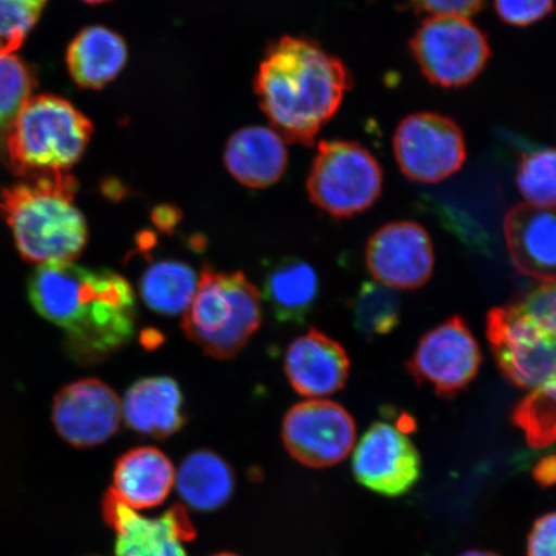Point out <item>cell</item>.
<instances>
[{
	"instance_id": "6da1fadb",
	"label": "cell",
	"mask_w": 556,
	"mask_h": 556,
	"mask_svg": "<svg viewBox=\"0 0 556 556\" xmlns=\"http://www.w3.org/2000/svg\"><path fill=\"white\" fill-rule=\"evenodd\" d=\"M27 290L34 309L65 331V350L75 363H102L135 337V291L114 270L39 264Z\"/></svg>"
},
{
	"instance_id": "7a4b0ae2",
	"label": "cell",
	"mask_w": 556,
	"mask_h": 556,
	"mask_svg": "<svg viewBox=\"0 0 556 556\" xmlns=\"http://www.w3.org/2000/svg\"><path fill=\"white\" fill-rule=\"evenodd\" d=\"M352 75L315 40L282 37L268 47L254 80L260 106L285 141L309 146L333 116Z\"/></svg>"
},
{
	"instance_id": "3957f363",
	"label": "cell",
	"mask_w": 556,
	"mask_h": 556,
	"mask_svg": "<svg viewBox=\"0 0 556 556\" xmlns=\"http://www.w3.org/2000/svg\"><path fill=\"white\" fill-rule=\"evenodd\" d=\"M78 189L66 173L34 177L2 191L0 214L25 261L74 262L88 241L85 215L74 204Z\"/></svg>"
},
{
	"instance_id": "277c9868",
	"label": "cell",
	"mask_w": 556,
	"mask_h": 556,
	"mask_svg": "<svg viewBox=\"0 0 556 556\" xmlns=\"http://www.w3.org/2000/svg\"><path fill=\"white\" fill-rule=\"evenodd\" d=\"M92 134V123L68 101L31 97L7 137L5 159L21 177L66 173L85 154Z\"/></svg>"
},
{
	"instance_id": "5b68a950",
	"label": "cell",
	"mask_w": 556,
	"mask_h": 556,
	"mask_svg": "<svg viewBox=\"0 0 556 556\" xmlns=\"http://www.w3.org/2000/svg\"><path fill=\"white\" fill-rule=\"evenodd\" d=\"M262 324L261 294L242 273L201 270L197 294L184 313L182 330L213 358L241 352Z\"/></svg>"
},
{
	"instance_id": "8992f818",
	"label": "cell",
	"mask_w": 556,
	"mask_h": 556,
	"mask_svg": "<svg viewBox=\"0 0 556 556\" xmlns=\"http://www.w3.org/2000/svg\"><path fill=\"white\" fill-rule=\"evenodd\" d=\"M313 205L333 218H351L380 197L382 169L370 151L356 142L318 144L307 179Z\"/></svg>"
},
{
	"instance_id": "52a82bcc",
	"label": "cell",
	"mask_w": 556,
	"mask_h": 556,
	"mask_svg": "<svg viewBox=\"0 0 556 556\" xmlns=\"http://www.w3.org/2000/svg\"><path fill=\"white\" fill-rule=\"evenodd\" d=\"M409 48L426 79L442 88L470 85L491 59L485 34L460 16H429L409 40Z\"/></svg>"
},
{
	"instance_id": "ba28073f",
	"label": "cell",
	"mask_w": 556,
	"mask_h": 556,
	"mask_svg": "<svg viewBox=\"0 0 556 556\" xmlns=\"http://www.w3.org/2000/svg\"><path fill=\"white\" fill-rule=\"evenodd\" d=\"M486 337L500 370L511 384L536 389L556 377V331L517 302L489 313Z\"/></svg>"
},
{
	"instance_id": "9c48e42d",
	"label": "cell",
	"mask_w": 556,
	"mask_h": 556,
	"mask_svg": "<svg viewBox=\"0 0 556 556\" xmlns=\"http://www.w3.org/2000/svg\"><path fill=\"white\" fill-rule=\"evenodd\" d=\"M393 151L401 172L414 182L426 185L454 176L467 159L460 127L434 113L405 117L395 129Z\"/></svg>"
},
{
	"instance_id": "30bf717a",
	"label": "cell",
	"mask_w": 556,
	"mask_h": 556,
	"mask_svg": "<svg viewBox=\"0 0 556 556\" xmlns=\"http://www.w3.org/2000/svg\"><path fill=\"white\" fill-rule=\"evenodd\" d=\"M281 437L291 457L305 467H332L350 455L356 441V424L336 402L298 403L283 417Z\"/></svg>"
},
{
	"instance_id": "8fae6325",
	"label": "cell",
	"mask_w": 556,
	"mask_h": 556,
	"mask_svg": "<svg viewBox=\"0 0 556 556\" xmlns=\"http://www.w3.org/2000/svg\"><path fill=\"white\" fill-rule=\"evenodd\" d=\"M482 354L467 323L455 316L424 336L407 370L417 384L429 386L451 399L477 377Z\"/></svg>"
},
{
	"instance_id": "7c38bea8",
	"label": "cell",
	"mask_w": 556,
	"mask_h": 556,
	"mask_svg": "<svg viewBox=\"0 0 556 556\" xmlns=\"http://www.w3.org/2000/svg\"><path fill=\"white\" fill-rule=\"evenodd\" d=\"M352 469L366 489L388 497L405 495L419 481V451L403 430L378 421L354 450Z\"/></svg>"
},
{
	"instance_id": "4fadbf2b",
	"label": "cell",
	"mask_w": 556,
	"mask_h": 556,
	"mask_svg": "<svg viewBox=\"0 0 556 556\" xmlns=\"http://www.w3.org/2000/svg\"><path fill=\"white\" fill-rule=\"evenodd\" d=\"M102 514L115 533V556H189L187 542L197 538L182 505L172 506L151 518L130 509L110 490L103 497Z\"/></svg>"
},
{
	"instance_id": "5bb4252c",
	"label": "cell",
	"mask_w": 556,
	"mask_h": 556,
	"mask_svg": "<svg viewBox=\"0 0 556 556\" xmlns=\"http://www.w3.org/2000/svg\"><path fill=\"white\" fill-rule=\"evenodd\" d=\"M122 403L113 388L99 379H83L55 395L52 421L68 444L90 448L106 443L122 422Z\"/></svg>"
},
{
	"instance_id": "9a60e30c",
	"label": "cell",
	"mask_w": 556,
	"mask_h": 556,
	"mask_svg": "<svg viewBox=\"0 0 556 556\" xmlns=\"http://www.w3.org/2000/svg\"><path fill=\"white\" fill-rule=\"evenodd\" d=\"M366 264L374 278L387 288H421L433 273L432 241L419 224L393 222L368 240Z\"/></svg>"
},
{
	"instance_id": "2e32d148",
	"label": "cell",
	"mask_w": 556,
	"mask_h": 556,
	"mask_svg": "<svg viewBox=\"0 0 556 556\" xmlns=\"http://www.w3.org/2000/svg\"><path fill=\"white\" fill-rule=\"evenodd\" d=\"M504 231L520 274L544 283L556 282V206H514L506 214Z\"/></svg>"
},
{
	"instance_id": "e0dca14e",
	"label": "cell",
	"mask_w": 556,
	"mask_h": 556,
	"mask_svg": "<svg viewBox=\"0 0 556 556\" xmlns=\"http://www.w3.org/2000/svg\"><path fill=\"white\" fill-rule=\"evenodd\" d=\"M350 367L344 348L316 329L296 338L285 356V374L290 386L309 399L342 391Z\"/></svg>"
},
{
	"instance_id": "ac0fdd59",
	"label": "cell",
	"mask_w": 556,
	"mask_h": 556,
	"mask_svg": "<svg viewBox=\"0 0 556 556\" xmlns=\"http://www.w3.org/2000/svg\"><path fill=\"white\" fill-rule=\"evenodd\" d=\"M226 168L249 189H267L283 177L288 169L287 141L273 127L242 128L228 139L225 151Z\"/></svg>"
},
{
	"instance_id": "d6986e66",
	"label": "cell",
	"mask_w": 556,
	"mask_h": 556,
	"mask_svg": "<svg viewBox=\"0 0 556 556\" xmlns=\"http://www.w3.org/2000/svg\"><path fill=\"white\" fill-rule=\"evenodd\" d=\"M176 472L162 450L151 446L131 448L117 458L110 491L130 509H154L170 495Z\"/></svg>"
},
{
	"instance_id": "ffe728a7",
	"label": "cell",
	"mask_w": 556,
	"mask_h": 556,
	"mask_svg": "<svg viewBox=\"0 0 556 556\" xmlns=\"http://www.w3.org/2000/svg\"><path fill=\"white\" fill-rule=\"evenodd\" d=\"M122 412L134 432L157 440L178 433L186 424L182 391L168 377L136 381L125 393Z\"/></svg>"
},
{
	"instance_id": "44dd1931",
	"label": "cell",
	"mask_w": 556,
	"mask_h": 556,
	"mask_svg": "<svg viewBox=\"0 0 556 556\" xmlns=\"http://www.w3.org/2000/svg\"><path fill=\"white\" fill-rule=\"evenodd\" d=\"M128 62V46L121 34L104 26L81 30L67 50V67L81 88L102 89L123 72Z\"/></svg>"
},
{
	"instance_id": "7402d4cb",
	"label": "cell",
	"mask_w": 556,
	"mask_h": 556,
	"mask_svg": "<svg viewBox=\"0 0 556 556\" xmlns=\"http://www.w3.org/2000/svg\"><path fill=\"white\" fill-rule=\"evenodd\" d=\"M318 277L307 262L283 258L264 277L263 295L280 323L302 325L318 296Z\"/></svg>"
},
{
	"instance_id": "603a6c76",
	"label": "cell",
	"mask_w": 556,
	"mask_h": 556,
	"mask_svg": "<svg viewBox=\"0 0 556 556\" xmlns=\"http://www.w3.org/2000/svg\"><path fill=\"white\" fill-rule=\"evenodd\" d=\"M179 496L191 509L214 511L233 495V470L211 450H198L185 458L176 472Z\"/></svg>"
},
{
	"instance_id": "cb8c5ba5",
	"label": "cell",
	"mask_w": 556,
	"mask_h": 556,
	"mask_svg": "<svg viewBox=\"0 0 556 556\" xmlns=\"http://www.w3.org/2000/svg\"><path fill=\"white\" fill-rule=\"evenodd\" d=\"M199 285L198 274L185 262L152 263L139 281V293L151 311L163 316L182 315L189 309Z\"/></svg>"
},
{
	"instance_id": "d4e9b609",
	"label": "cell",
	"mask_w": 556,
	"mask_h": 556,
	"mask_svg": "<svg viewBox=\"0 0 556 556\" xmlns=\"http://www.w3.org/2000/svg\"><path fill=\"white\" fill-rule=\"evenodd\" d=\"M352 316L354 326L366 339L388 336L400 324V298L384 285L366 282L353 298Z\"/></svg>"
},
{
	"instance_id": "484cf974",
	"label": "cell",
	"mask_w": 556,
	"mask_h": 556,
	"mask_svg": "<svg viewBox=\"0 0 556 556\" xmlns=\"http://www.w3.org/2000/svg\"><path fill=\"white\" fill-rule=\"evenodd\" d=\"M35 81L17 55L0 54V162L5 159V142L21 110L31 99Z\"/></svg>"
},
{
	"instance_id": "4316f807",
	"label": "cell",
	"mask_w": 556,
	"mask_h": 556,
	"mask_svg": "<svg viewBox=\"0 0 556 556\" xmlns=\"http://www.w3.org/2000/svg\"><path fill=\"white\" fill-rule=\"evenodd\" d=\"M513 421L525 433L533 448H546L556 443V399L542 384L514 409Z\"/></svg>"
},
{
	"instance_id": "83f0119b",
	"label": "cell",
	"mask_w": 556,
	"mask_h": 556,
	"mask_svg": "<svg viewBox=\"0 0 556 556\" xmlns=\"http://www.w3.org/2000/svg\"><path fill=\"white\" fill-rule=\"evenodd\" d=\"M517 186L528 204L556 206V149L526 152L518 166Z\"/></svg>"
},
{
	"instance_id": "f1b7e54d",
	"label": "cell",
	"mask_w": 556,
	"mask_h": 556,
	"mask_svg": "<svg viewBox=\"0 0 556 556\" xmlns=\"http://www.w3.org/2000/svg\"><path fill=\"white\" fill-rule=\"evenodd\" d=\"M47 0H0V54L23 46L26 35L45 9Z\"/></svg>"
},
{
	"instance_id": "f546056e",
	"label": "cell",
	"mask_w": 556,
	"mask_h": 556,
	"mask_svg": "<svg viewBox=\"0 0 556 556\" xmlns=\"http://www.w3.org/2000/svg\"><path fill=\"white\" fill-rule=\"evenodd\" d=\"M495 10L505 24L526 27L551 15L554 0H495Z\"/></svg>"
},
{
	"instance_id": "4dcf8cb0",
	"label": "cell",
	"mask_w": 556,
	"mask_h": 556,
	"mask_svg": "<svg viewBox=\"0 0 556 556\" xmlns=\"http://www.w3.org/2000/svg\"><path fill=\"white\" fill-rule=\"evenodd\" d=\"M516 302L540 323L556 331V282L541 285Z\"/></svg>"
},
{
	"instance_id": "1f68e13d",
	"label": "cell",
	"mask_w": 556,
	"mask_h": 556,
	"mask_svg": "<svg viewBox=\"0 0 556 556\" xmlns=\"http://www.w3.org/2000/svg\"><path fill=\"white\" fill-rule=\"evenodd\" d=\"M485 0H409L416 13L430 16H460L469 18L482 11Z\"/></svg>"
},
{
	"instance_id": "d6a6232c",
	"label": "cell",
	"mask_w": 556,
	"mask_h": 556,
	"mask_svg": "<svg viewBox=\"0 0 556 556\" xmlns=\"http://www.w3.org/2000/svg\"><path fill=\"white\" fill-rule=\"evenodd\" d=\"M528 556H556V511L534 523L527 542Z\"/></svg>"
},
{
	"instance_id": "836d02e7",
	"label": "cell",
	"mask_w": 556,
	"mask_h": 556,
	"mask_svg": "<svg viewBox=\"0 0 556 556\" xmlns=\"http://www.w3.org/2000/svg\"><path fill=\"white\" fill-rule=\"evenodd\" d=\"M152 222L154 225L165 233H172L173 229L179 224L182 214L176 206L160 205L152 211Z\"/></svg>"
},
{
	"instance_id": "e575fe53",
	"label": "cell",
	"mask_w": 556,
	"mask_h": 556,
	"mask_svg": "<svg viewBox=\"0 0 556 556\" xmlns=\"http://www.w3.org/2000/svg\"><path fill=\"white\" fill-rule=\"evenodd\" d=\"M533 477L540 485H553L556 483V455L542 457L533 470Z\"/></svg>"
},
{
	"instance_id": "d590c367",
	"label": "cell",
	"mask_w": 556,
	"mask_h": 556,
	"mask_svg": "<svg viewBox=\"0 0 556 556\" xmlns=\"http://www.w3.org/2000/svg\"><path fill=\"white\" fill-rule=\"evenodd\" d=\"M150 332H151V337H148V336H146V333H142V343L146 346L155 348L159 343L163 342V338L162 337L157 338V333L155 331H150Z\"/></svg>"
},
{
	"instance_id": "8d00e7d4",
	"label": "cell",
	"mask_w": 556,
	"mask_h": 556,
	"mask_svg": "<svg viewBox=\"0 0 556 556\" xmlns=\"http://www.w3.org/2000/svg\"><path fill=\"white\" fill-rule=\"evenodd\" d=\"M460 556H500V555L495 554V553H491V552L471 551V552L465 553Z\"/></svg>"
},
{
	"instance_id": "74e56055",
	"label": "cell",
	"mask_w": 556,
	"mask_h": 556,
	"mask_svg": "<svg viewBox=\"0 0 556 556\" xmlns=\"http://www.w3.org/2000/svg\"><path fill=\"white\" fill-rule=\"evenodd\" d=\"M544 384H546V387L551 389L552 393L554 394V397L556 399V377L551 380H547L546 382H544Z\"/></svg>"
},
{
	"instance_id": "f35d334b",
	"label": "cell",
	"mask_w": 556,
	"mask_h": 556,
	"mask_svg": "<svg viewBox=\"0 0 556 556\" xmlns=\"http://www.w3.org/2000/svg\"><path fill=\"white\" fill-rule=\"evenodd\" d=\"M81 2H86L89 4H101V3L110 2V0H81Z\"/></svg>"
},
{
	"instance_id": "ab89813d",
	"label": "cell",
	"mask_w": 556,
	"mask_h": 556,
	"mask_svg": "<svg viewBox=\"0 0 556 556\" xmlns=\"http://www.w3.org/2000/svg\"><path fill=\"white\" fill-rule=\"evenodd\" d=\"M212 556H240V555L232 554V553H219V554H215V555H212Z\"/></svg>"
}]
</instances>
